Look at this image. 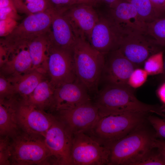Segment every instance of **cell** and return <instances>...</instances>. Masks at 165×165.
<instances>
[{"mask_svg":"<svg viewBox=\"0 0 165 165\" xmlns=\"http://www.w3.org/2000/svg\"><path fill=\"white\" fill-rule=\"evenodd\" d=\"M147 119L124 137L109 145L108 165H135L154 147V130Z\"/></svg>","mask_w":165,"mask_h":165,"instance_id":"cell-1","label":"cell"},{"mask_svg":"<svg viewBox=\"0 0 165 165\" xmlns=\"http://www.w3.org/2000/svg\"><path fill=\"white\" fill-rule=\"evenodd\" d=\"M99 114L138 112L154 113L165 118L163 105L143 103L135 97L134 89L129 86L105 85L97 94L94 102Z\"/></svg>","mask_w":165,"mask_h":165,"instance_id":"cell-2","label":"cell"},{"mask_svg":"<svg viewBox=\"0 0 165 165\" xmlns=\"http://www.w3.org/2000/svg\"><path fill=\"white\" fill-rule=\"evenodd\" d=\"M149 114L130 112L99 114L96 122L85 133L108 146L124 137L145 122Z\"/></svg>","mask_w":165,"mask_h":165,"instance_id":"cell-3","label":"cell"},{"mask_svg":"<svg viewBox=\"0 0 165 165\" xmlns=\"http://www.w3.org/2000/svg\"><path fill=\"white\" fill-rule=\"evenodd\" d=\"M52 19L50 8L28 15L9 34L0 39V56L8 59L9 55L27 47L34 39L48 32Z\"/></svg>","mask_w":165,"mask_h":165,"instance_id":"cell-4","label":"cell"},{"mask_svg":"<svg viewBox=\"0 0 165 165\" xmlns=\"http://www.w3.org/2000/svg\"><path fill=\"white\" fill-rule=\"evenodd\" d=\"M72 53L77 78L89 93L97 94L105 55L92 47L87 40L80 39H77Z\"/></svg>","mask_w":165,"mask_h":165,"instance_id":"cell-5","label":"cell"},{"mask_svg":"<svg viewBox=\"0 0 165 165\" xmlns=\"http://www.w3.org/2000/svg\"><path fill=\"white\" fill-rule=\"evenodd\" d=\"M10 162L11 165H52L44 138L20 130L11 138Z\"/></svg>","mask_w":165,"mask_h":165,"instance_id":"cell-6","label":"cell"},{"mask_svg":"<svg viewBox=\"0 0 165 165\" xmlns=\"http://www.w3.org/2000/svg\"><path fill=\"white\" fill-rule=\"evenodd\" d=\"M110 150L88 134H73L71 150L72 165H108Z\"/></svg>","mask_w":165,"mask_h":165,"instance_id":"cell-7","label":"cell"},{"mask_svg":"<svg viewBox=\"0 0 165 165\" xmlns=\"http://www.w3.org/2000/svg\"><path fill=\"white\" fill-rule=\"evenodd\" d=\"M55 116L44 137L45 142L51 154V164L72 165L71 150L73 134L64 123Z\"/></svg>","mask_w":165,"mask_h":165,"instance_id":"cell-8","label":"cell"},{"mask_svg":"<svg viewBox=\"0 0 165 165\" xmlns=\"http://www.w3.org/2000/svg\"><path fill=\"white\" fill-rule=\"evenodd\" d=\"M47 55V74L56 88L76 79L72 52L53 46L49 43Z\"/></svg>","mask_w":165,"mask_h":165,"instance_id":"cell-9","label":"cell"},{"mask_svg":"<svg viewBox=\"0 0 165 165\" xmlns=\"http://www.w3.org/2000/svg\"><path fill=\"white\" fill-rule=\"evenodd\" d=\"M55 118L52 113H47L26 101L20 99L17 119L21 130L44 138Z\"/></svg>","mask_w":165,"mask_h":165,"instance_id":"cell-10","label":"cell"},{"mask_svg":"<svg viewBox=\"0 0 165 165\" xmlns=\"http://www.w3.org/2000/svg\"><path fill=\"white\" fill-rule=\"evenodd\" d=\"M124 36L109 16H100L88 41L94 49L105 55L117 49Z\"/></svg>","mask_w":165,"mask_h":165,"instance_id":"cell-11","label":"cell"},{"mask_svg":"<svg viewBox=\"0 0 165 165\" xmlns=\"http://www.w3.org/2000/svg\"><path fill=\"white\" fill-rule=\"evenodd\" d=\"M160 46L146 34L138 33L125 36L118 49L139 68L150 56L161 50Z\"/></svg>","mask_w":165,"mask_h":165,"instance_id":"cell-12","label":"cell"},{"mask_svg":"<svg viewBox=\"0 0 165 165\" xmlns=\"http://www.w3.org/2000/svg\"><path fill=\"white\" fill-rule=\"evenodd\" d=\"M56 113V116L64 123L73 134L87 132L99 116L98 109L92 101Z\"/></svg>","mask_w":165,"mask_h":165,"instance_id":"cell-13","label":"cell"},{"mask_svg":"<svg viewBox=\"0 0 165 165\" xmlns=\"http://www.w3.org/2000/svg\"><path fill=\"white\" fill-rule=\"evenodd\" d=\"M89 92L78 79L56 88L49 110L51 113L71 109L92 101Z\"/></svg>","mask_w":165,"mask_h":165,"instance_id":"cell-14","label":"cell"},{"mask_svg":"<svg viewBox=\"0 0 165 165\" xmlns=\"http://www.w3.org/2000/svg\"><path fill=\"white\" fill-rule=\"evenodd\" d=\"M61 13L69 22L77 39L87 41L100 17L91 4H89L73 6Z\"/></svg>","mask_w":165,"mask_h":165,"instance_id":"cell-15","label":"cell"},{"mask_svg":"<svg viewBox=\"0 0 165 165\" xmlns=\"http://www.w3.org/2000/svg\"><path fill=\"white\" fill-rule=\"evenodd\" d=\"M103 70L101 80L105 85L128 86L130 75L137 66L127 59L118 49L108 54Z\"/></svg>","mask_w":165,"mask_h":165,"instance_id":"cell-16","label":"cell"},{"mask_svg":"<svg viewBox=\"0 0 165 165\" xmlns=\"http://www.w3.org/2000/svg\"><path fill=\"white\" fill-rule=\"evenodd\" d=\"M111 8L109 16L125 36L146 34V23L130 3L122 0Z\"/></svg>","mask_w":165,"mask_h":165,"instance_id":"cell-17","label":"cell"},{"mask_svg":"<svg viewBox=\"0 0 165 165\" xmlns=\"http://www.w3.org/2000/svg\"><path fill=\"white\" fill-rule=\"evenodd\" d=\"M50 9L52 19L48 32L49 44L72 52L77 39L69 22L61 13Z\"/></svg>","mask_w":165,"mask_h":165,"instance_id":"cell-18","label":"cell"},{"mask_svg":"<svg viewBox=\"0 0 165 165\" xmlns=\"http://www.w3.org/2000/svg\"><path fill=\"white\" fill-rule=\"evenodd\" d=\"M20 99L13 95L0 98V136L12 137L20 129L18 125L17 113Z\"/></svg>","mask_w":165,"mask_h":165,"instance_id":"cell-19","label":"cell"},{"mask_svg":"<svg viewBox=\"0 0 165 165\" xmlns=\"http://www.w3.org/2000/svg\"><path fill=\"white\" fill-rule=\"evenodd\" d=\"M12 55L11 58L0 64V75L9 79L33 69L27 47L20 49Z\"/></svg>","mask_w":165,"mask_h":165,"instance_id":"cell-20","label":"cell"},{"mask_svg":"<svg viewBox=\"0 0 165 165\" xmlns=\"http://www.w3.org/2000/svg\"><path fill=\"white\" fill-rule=\"evenodd\" d=\"M47 78V74L32 69L24 74L7 79L13 86L14 95L26 101L38 85Z\"/></svg>","mask_w":165,"mask_h":165,"instance_id":"cell-21","label":"cell"},{"mask_svg":"<svg viewBox=\"0 0 165 165\" xmlns=\"http://www.w3.org/2000/svg\"><path fill=\"white\" fill-rule=\"evenodd\" d=\"M49 32L34 39L29 43L27 46L32 61V69L40 70L46 74Z\"/></svg>","mask_w":165,"mask_h":165,"instance_id":"cell-22","label":"cell"},{"mask_svg":"<svg viewBox=\"0 0 165 165\" xmlns=\"http://www.w3.org/2000/svg\"><path fill=\"white\" fill-rule=\"evenodd\" d=\"M56 88L47 78L41 81L26 100L38 109L49 110Z\"/></svg>","mask_w":165,"mask_h":165,"instance_id":"cell-23","label":"cell"},{"mask_svg":"<svg viewBox=\"0 0 165 165\" xmlns=\"http://www.w3.org/2000/svg\"><path fill=\"white\" fill-rule=\"evenodd\" d=\"M18 13L27 16L44 11L50 8L48 0H13Z\"/></svg>","mask_w":165,"mask_h":165,"instance_id":"cell-24","label":"cell"},{"mask_svg":"<svg viewBox=\"0 0 165 165\" xmlns=\"http://www.w3.org/2000/svg\"><path fill=\"white\" fill-rule=\"evenodd\" d=\"M130 3L146 23L162 18L150 0H125Z\"/></svg>","mask_w":165,"mask_h":165,"instance_id":"cell-25","label":"cell"},{"mask_svg":"<svg viewBox=\"0 0 165 165\" xmlns=\"http://www.w3.org/2000/svg\"><path fill=\"white\" fill-rule=\"evenodd\" d=\"M146 34L159 46H165V18H158L147 23Z\"/></svg>","mask_w":165,"mask_h":165,"instance_id":"cell-26","label":"cell"},{"mask_svg":"<svg viewBox=\"0 0 165 165\" xmlns=\"http://www.w3.org/2000/svg\"><path fill=\"white\" fill-rule=\"evenodd\" d=\"M148 75H161L164 70L163 51L160 50L148 57L144 63Z\"/></svg>","mask_w":165,"mask_h":165,"instance_id":"cell-27","label":"cell"},{"mask_svg":"<svg viewBox=\"0 0 165 165\" xmlns=\"http://www.w3.org/2000/svg\"><path fill=\"white\" fill-rule=\"evenodd\" d=\"M18 13L13 0H0V20L11 18L17 20L20 18Z\"/></svg>","mask_w":165,"mask_h":165,"instance_id":"cell-28","label":"cell"},{"mask_svg":"<svg viewBox=\"0 0 165 165\" xmlns=\"http://www.w3.org/2000/svg\"><path fill=\"white\" fill-rule=\"evenodd\" d=\"M165 165V160L156 147L148 152L135 165Z\"/></svg>","mask_w":165,"mask_h":165,"instance_id":"cell-29","label":"cell"},{"mask_svg":"<svg viewBox=\"0 0 165 165\" xmlns=\"http://www.w3.org/2000/svg\"><path fill=\"white\" fill-rule=\"evenodd\" d=\"M51 8L61 13L67 8L75 5L81 4H91L95 0H48Z\"/></svg>","mask_w":165,"mask_h":165,"instance_id":"cell-30","label":"cell"},{"mask_svg":"<svg viewBox=\"0 0 165 165\" xmlns=\"http://www.w3.org/2000/svg\"><path fill=\"white\" fill-rule=\"evenodd\" d=\"M148 75L144 69L137 68L129 78L127 85L133 89L140 87L146 81Z\"/></svg>","mask_w":165,"mask_h":165,"instance_id":"cell-31","label":"cell"},{"mask_svg":"<svg viewBox=\"0 0 165 165\" xmlns=\"http://www.w3.org/2000/svg\"><path fill=\"white\" fill-rule=\"evenodd\" d=\"M11 138L0 136V165H10Z\"/></svg>","mask_w":165,"mask_h":165,"instance_id":"cell-32","label":"cell"},{"mask_svg":"<svg viewBox=\"0 0 165 165\" xmlns=\"http://www.w3.org/2000/svg\"><path fill=\"white\" fill-rule=\"evenodd\" d=\"M149 115L147 119L155 131L156 138L165 140V118Z\"/></svg>","mask_w":165,"mask_h":165,"instance_id":"cell-33","label":"cell"},{"mask_svg":"<svg viewBox=\"0 0 165 165\" xmlns=\"http://www.w3.org/2000/svg\"><path fill=\"white\" fill-rule=\"evenodd\" d=\"M18 24L17 20L11 18L0 20V36L1 38L9 34Z\"/></svg>","mask_w":165,"mask_h":165,"instance_id":"cell-34","label":"cell"},{"mask_svg":"<svg viewBox=\"0 0 165 165\" xmlns=\"http://www.w3.org/2000/svg\"><path fill=\"white\" fill-rule=\"evenodd\" d=\"M13 95L14 90L12 84L7 79L0 75V98Z\"/></svg>","mask_w":165,"mask_h":165,"instance_id":"cell-35","label":"cell"},{"mask_svg":"<svg viewBox=\"0 0 165 165\" xmlns=\"http://www.w3.org/2000/svg\"><path fill=\"white\" fill-rule=\"evenodd\" d=\"M155 9L162 16L165 13V0H150Z\"/></svg>","mask_w":165,"mask_h":165,"instance_id":"cell-36","label":"cell"},{"mask_svg":"<svg viewBox=\"0 0 165 165\" xmlns=\"http://www.w3.org/2000/svg\"><path fill=\"white\" fill-rule=\"evenodd\" d=\"M154 146L158 149L165 160V140L156 138L154 141Z\"/></svg>","mask_w":165,"mask_h":165,"instance_id":"cell-37","label":"cell"},{"mask_svg":"<svg viewBox=\"0 0 165 165\" xmlns=\"http://www.w3.org/2000/svg\"><path fill=\"white\" fill-rule=\"evenodd\" d=\"M157 94L160 101L165 104V82L158 88L157 90Z\"/></svg>","mask_w":165,"mask_h":165,"instance_id":"cell-38","label":"cell"},{"mask_svg":"<svg viewBox=\"0 0 165 165\" xmlns=\"http://www.w3.org/2000/svg\"><path fill=\"white\" fill-rule=\"evenodd\" d=\"M107 4L111 8H113L122 0H102Z\"/></svg>","mask_w":165,"mask_h":165,"instance_id":"cell-39","label":"cell"},{"mask_svg":"<svg viewBox=\"0 0 165 165\" xmlns=\"http://www.w3.org/2000/svg\"><path fill=\"white\" fill-rule=\"evenodd\" d=\"M162 77L165 80V58L164 59V70L163 73L161 75Z\"/></svg>","mask_w":165,"mask_h":165,"instance_id":"cell-40","label":"cell"}]
</instances>
